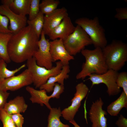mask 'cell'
Instances as JSON below:
<instances>
[{
    "instance_id": "18",
    "label": "cell",
    "mask_w": 127,
    "mask_h": 127,
    "mask_svg": "<svg viewBox=\"0 0 127 127\" xmlns=\"http://www.w3.org/2000/svg\"><path fill=\"white\" fill-rule=\"evenodd\" d=\"M28 105L23 96H17L7 102L3 109L9 115L24 113L27 109Z\"/></svg>"
},
{
    "instance_id": "16",
    "label": "cell",
    "mask_w": 127,
    "mask_h": 127,
    "mask_svg": "<svg viewBox=\"0 0 127 127\" xmlns=\"http://www.w3.org/2000/svg\"><path fill=\"white\" fill-rule=\"evenodd\" d=\"M70 71L69 65H63L61 72L56 75L50 77L46 82L40 87V89H44L47 92L49 93L52 91L56 83L64 85V80L69 78L68 74Z\"/></svg>"
},
{
    "instance_id": "29",
    "label": "cell",
    "mask_w": 127,
    "mask_h": 127,
    "mask_svg": "<svg viewBox=\"0 0 127 127\" xmlns=\"http://www.w3.org/2000/svg\"><path fill=\"white\" fill-rule=\"evenodd\" d=\"M9 22V20L7 17L0 13V33H12L8 28V26Z\"/></svg>"
},
{
    "instance_id": "33",
    "label": "cell",
    "mask_w": 127,
    "mask_h": 127,
    "mask_svg": "<svg viewBox=\"0 0 127 127\" xmlns=\"http://www.w3.org/2000/svg\"><path fill=\"white\" fill-rule=\"evenodd\" d=\"M9 94L7 91L0 88V110L4 108Z\"/></svg>"
},
{
    "instance_id": "22",
    "label": "cell",
    "mask_w": 127,
    "mask_h": 127,
    "mask_svg": "<svg viewBox=\"0 0 127 127\" xmlns=\"http://www.w3.org/2000/svg\"><path fill=\"white\" fill-rule=\"evenodd\" d=\"M13 34L11 33H0V59L4 60L7 63H9L11 61L8 55L7 46Z\"/></svg>"
},
{
    "instance_id": "32",
    "label": "cell",
    "mask_w": 127,
    "mask_h": 127,
    "mask_svg": "<svg viewBox=\"0 0 127 127\" xmlns=\"http://www.w3.org/2000/svg\"><path fill=\"white\" fill-rule=\"evenodd\" d=\"M17 127H23L24 118L20 113H16L10 115Z\"/></svg>"
},
{
    "instance_id": "27",
    "label": "cell",
    "mask_w": 127,
    "mask_h": 127,
    "mask_svg": "<svg viewBox=\"0 0 127 127\" xmlns=\"http://www.w3.org/2000/svg\"><path fill=\"white\" fill-rule=\"evenodd\" d=\"M0 120L2 123L3 127H17L10 115L3 109L0 110Z\"/></svg>"
},
{
    "instance_id": "26",
    "label": "cell",
    "mask_w": 127,
    "mask_h": 127,
    "mask_svg": "<svg viewBox=\"0 0 127 127\" xmlns=\"http://www.w3.org/2000/svg\"><path fill=\"white\" fill-rule=\"evenodd\" d=\"M40 0H31L29 12L28 20H31L35 18L40 11Z\"/></svg>"
},
{
    "instance_id": "34",
    "label": "cell",
    "mask_w": 127,
    "mask_h": 127,
    "mask_svg": "<svg viewBox=\"0 0 127 127\" xmlns=\"http://www.w3.org/2000/svg\"><path fill=\"white\" fill-rule=\"evenodd\" d=\"M115 124L118 127H127V119L121 115Z\"/></svg>"
},
{
    "instance_id": "12",
    "label": "cell",
    "mask_w": 127,
    "mask_h": 127,
    "mask_svg": "<svg viewBox=\"0 0 127 127\" xmlns=\"http://www.w3.org/2000/svg\"><path fill=\"white\" fill-rule=\"evenodd\" d=\"M0 13L8 18L9 21V29L13 34H15L26 26V16L18 15L12 11L8 6L0 5Z\"/></svg>"
},
{
    "instance_id": "13",
    "label": "cell",
    "mask_w": 127,
    "mask_h": 127,
    "mask_svg": "<svg viewBox=\"0 0 127 127\" xmlns=\"http://www.w3.org/2000/svg\"><path fill=\"white\" fill-rule=\"evenodd\" d=\"M50 52L53 62L59 60L63 65H69V61L74 59L66 49L62 40L57 39L50 41Z\"/></svg>"
},
{
    "instance_id": "23",
    "label": "cell",
    "mask_w": 127,
    "mask_h": 127,
    "mask_svg": "<svg viewBox=\"0 0 127 127\" xmlns=\"http://www.w3.org/2000/svg\"><path fill=\"white\" fill-rule=\"evenodd\" d=\"M6 63L4 60L0 59V84L5 79L14 75L26 66L24 64L14 70H10L7 68Z\"/></svg>"
},
{
    "instance_id": "31",
    "label": "cell",
    "mask_w": 127,
    "mask_h": 127,
    "mask_svg": "<svg viewBox=\"0 0 127 127\" xmlns=\"http://www.w3.org/2000/svg\"><path fill=\"white\" fill-rule=\"evenodd\" d=\"M115 17L119 20L127 19V8L126 7L116 8Z\"/></svg>"
},
{
    "instance_id": "24",
    "label": "cell",
    "mask_w": 127,
    "mask_h": 127,
    "mask_svg": "<svg viewBox=\"0 0 127 127\" xmlns=\"http://www.w3.org/2000/svg\"><path fill=\"white\" fill-rule=\"evenodd\" d=\"M44 14L40 11L36 16L31 20H27V23L33 29L38 37H39L42 32L44 23Z\"/></svg>"
},
{
    "instance_id": "25",
    "label": "cell",
    "mask_w": 127,
    "mask_h": 127,
    "mask_svg": "<svg viewBox=\"0 0 127 127\" xmlns=\"http://www.w3.org/2000/svg\"><path fill=\"white\" fill-rule=\"evenodd\" d=\"M60 3L58 0H43L40 4V11L44 14H48L56 9Z\"/></svg>"
},
{
    "instance_id": "3",
    "label": "cell",
    "mask_w": 127,
    "mask_h": 127,
    "mask_svg": "<svg viewBox=\"0 0 127 127\" xmlns=\"http://www.w3.org/2000/svg\"><path fill=\"white\" fill-rule=\"evenodd\" d=\"M102 49L105 61L108 69L118 71L127 61V45L122 41L113 40Z\"/></svg>"
},
{
    "instance_id": "28",
    "label": "cell",
    "mask_w": 127,
    "mask_h": 127,
    "mask_svg": "<svg viewBox=\"0 0 127 127\" xmlns=\"http://www.w3.org/2000/svg\"><path fill=\"white\" fill-rule=\"evenodd\" d=\"M118 86L122 88L123 91L127 95V73L123 71L118 73L116 80Z\"/></svg>"
},
{
    "instance_id": "17",
    "label": "cell",
    "mask_w": 127,
    "mask_h": 127,
    "mask_svg": "<svg viewBox=\"0 0 127 127\" xmlns=\"http://www.w3.org/2000/svg\"><path fill=\"white\" fill-rule=\"evenodd\" d=\"M26 89L31 95L29 99L32 103L39 104L42 106L44 104L49 109L52 108L49 103L51 99L49 96L47 95L45 90H37L29 86L26 87Z\"/></svg>"
},
{
    "instance_id": "4",
    "label": "cell",
    "mask_w": 127,
    "mask_h": 127,
    "mask_svg": "<svg viewBox=\"0 0 127 127\" xmlns=\"http://www.w3.org/2000/svg\"><path fill=\"white\" fill-rule=\"evenodd\" d=\"M75 23L85 32L91 40L95 48L102 49L107 44V41L103 27L100 24L98 17L93 19L81 17L76 19Z\"/></svg>"
},
{
    "instance_id": "10",
    "label": "cell",
    "mask_w": 127,
    "mask_h": 127,
    "mask_svg": "<svg viewBox=\"0 0 127 127\" xmlns=\"http://www.w3.org/2000/svg\"><path fill=\"white\" fill-rule=\"evenodd\" d=\"M32 83L31 75L27 69L20 74L5 79L0 84V88L7 91H15Z\"/></svg>"
},
{
    "instance_id": "8",
    "label": "cell",
    "mask_w": 127,
    "mask_h": 127,
    "mask_svg": "<svg viewBox=\"0 0 127 127\" xmlns=\"http://www.w3.org/2000/svg\"><path fill=\"white\" fill-rule=\"evenodd\" d=\"M75 88L76 91L71 101V105L61 111L62 116L67 120L74 119L81 105L82 101L86 96L89 90L87 86L83 82L77 84Z\"/></svg>"
},
{
    "instance_id": "7",
    "label": "cell",
    "mask_w": 127,
    "mask_h": 127,
    "mask_svg": "<svg viewBox=\"0 0 127 127\" xmlns=\"http://www.w3.org/2000/svg\"><path fill=\"white\" fill-rule=\"evenodd\" d=\"M118 73L117 71L108 69L102 74H91L88 76V79L92 82V87L101 83L104 84L107 87V91L109 95L114 96L118 94L121 91L116 82Z\"/></svg>"
},
{
    "instance_id": "6",
    "label": "cell",
    "mask_w": 127,
    "mask_h": 127,
    "mask_svg": "<svg viewBox=\"0 0 127 127\" xmlns=\"http://www.w3.org/2000/svg\"><path fill=\"white\" fill-rule=\"evenodd\" d=\"M63 41L66 49L73 56L81 52L86 46L92 44L89 36L77 25L74 31Z\"/></svg>"
},
{
    "instance_id": "14",
    "label": "cell",
    "mask_w": 127,
    "mask_h": 127,
    "mask_svg": "<svg viewBox=\"0 0 127 127\" xmlns=\"http://www.w3.org/2000/svg\"><path fill=\"white\" fill-rule=\"evenodd\" d=\"M68 16L67 10L64 7L57 8L50 13L45 15L42 30L45 35L48 36L65 17Z\"/></svg>"
},
{
    "instance_id": "2",
    "label": "cell",
    "mask_w": 127,
    "mask_h": 127,
    "mask_svg": "<svg viewBox=\"0 0 127 127\" xmlns=\"http://www.w3.org/2000/svg\"><path fill=\"white\" fill-rule=\"evenodd\" d=\"M81 52L85 58V61L83 64L81 71L76 76L77 79H83L93 74H102L108 70L101 48L97 47L93 50L84 49Z\"/></svg>"
},
{
    "instance_id": "1",
    "label": "cell",
    "mask_w": 127,
    "mask_h": 127,
    "mask_svg": "<svg viewBox=\"0 0 127 127\" xmlns=\"http://www.w3.org/2000/svg\"><path fill=\"white\" fill-rule=\"evenodd\" d=\"M39 38L32 27L26 26L13 34L8 44L7 50L11 61L17 63L32 58L38 48Z\"/></svg>"
},
{
    "instance_id": "20",
    "label": "cell",
    "mask_w": 127,
    "mask_h": 127,
    "mask_svg": "<svg viewBox=\"0 0 127 127\" xmlns=\"http://www.w3.org/2000/svg\"><path fill=\"white\" fill-rule=\"evenodd\" d=\"M123 108H127V95L123 91L119 97L107 106V111L111 116H116Z\"/></svg>"
},
{
    "instance_id": "35",
    "label": "cell",
    "mask_w": 127,
    "mask_h": 127,
    "mask_svg": "<svg viewBox=\"0 0 127 127\" xmlns=\"http://www.w3.org/2000/svg\"><path fill=\"white\" fill-rule=\"evenodd\" d=\"M69 121L70 123L72 124L74 126L73 127H81L77 123L74 119Z\"/></svg>"
},
{
    "instance_id": "15",
    "label": "cell",
    "mask_w": 127,
    "mask_h": 127,
    "mask_svg": "<svg viewBox=\"0 0 127 127\" xmlns=\"http://www.w3.org/2000/svg\"><path fill=\"white\" fill-rule=\"evenodd\" d=\"M75 28L70 17L68 16L65 17L48 36L52 40L60 39L63 41L74 31Z\"/></svg>"
},
{
    "instance_id": "30",
    "label": "cell",
    "mask_w": 127,
    "mask_h": 127,
    "mask_svg": "<svg viewBox=\"0 0 127 127\" xmlns=\"http://www.w3.org/2000/svg\"><path fill=\"white\" fill-rule=\"evenodd\" d=\"M64 85L56 83H55L53 88L52 93L49 96L50 99L59 98L60 95L64 92Z\"/></svg>"
},
{
    "instance_id": "19",
    "label": "cell",
    "mask_w": 127,
    "mask_h": 127,
    "mask_svg": "<svg viewBox=\"0 0 127 127\" xmlns=\"http://www.w3.org/2000/svg\"><path fill=\"white\" fill-rule=\"evenodd\" d=\"M31 0H10L7 5L16 14L24 17L28 15Z\"/></svg>"
},
{
    "instance_id": "11",
    "label": "cell",
    "mask_w": 127,
    "mask_h": 127,
    "mask_svg": "<svg viewBox=\"0 0 127 127\" xmlns=\"http://www.w3.org/2000/svg\"><path fill=\"white\" fill-rule=\"evenodd\" d=\"M103 102L101 97L93 102L88 113L92 127H107L106 111L103 110Z\"/></svg>"
},
{
    "instance_id": "9",
    "label": "cell",
    "mask_w": 127,
    "mask_h": 127,
    "mask_svg": "<svg viewBox=\"0 0 127 127\" xmlns=\"http://www.w3.org/2000/svg\"><path fill=\"white\" fill-rule=\"evenodd\" d=\"M45 35L42 31L40 38L38 42V48L33 57L38 65L50 69L53 67V61L50 52V41L46 38Z\"/></svg>"
},
{
    "instance_id": "5",
    "label": "cell",
    "mask_w": 127,
    "mask_h": 127,
    "mask_svg": "<svg viewBox=\"0 0 127 127\" xmlns=\"http://www.w3.org/2000/svg\"><path fill=\"white\" fill-rule=\"evenodd\" d=\"M32 78V83L36 88L45 84L49 78L59 74L63 65L60 61L57 62L56 66L50 69L38 65L35 58L32 57L27 61L26 65Z\"/></svg>"
},
{
    "instance_id": "21",
    "label": "cell",
    "mask_w": 127,
    "mask_h": 127,
    "mask_svg": "<svg viewBox=\"0 0 127 127\" xmlns=\"http://www.w3.org/2000/svg\"><path fill=\"white\" fill-rule=\"evenodd\" d=\"M50 110L47 127H70L68 125L63 124L60 121V118L62 115L60 107L52 108Z\"/></svg>"
}]
</instances>
